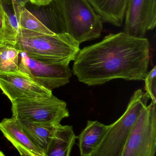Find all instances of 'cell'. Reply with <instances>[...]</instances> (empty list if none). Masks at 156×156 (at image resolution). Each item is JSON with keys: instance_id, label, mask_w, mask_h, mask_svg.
Listing matches in <instances>:
<instances>
[{"instance_id": "cell-20", "label": "cell", "mask_w": 156, "mask_h": 156, "mask_svg": "<svg viewBox=\"0 0 156 156\" xmlns=\"http://www.w3.org/2000/svg\"><path fill=\"white\" fill-rule=\"evenodd\" d=\"M4 9L3 8V5L2 2V0H0V14L2 16L4 17Z\"/></svg>"}, {"instance_id": "cell-23", "label": "cell", "mask_w": 156, "mask_h": 156, "mask_svg": "<svg viewBox=\"0 0 156 156\" xmlns=\"http://www.w3.org/2000/svg\"><path fill=\"white\" fill-rule=\"evenodd\" d=\"M0 156H5L4 154L1 151V150H0Z\"/></svg>"}, {"instance_id": "cell-10", "label": "cell", "mask_w": 156, "mask_h": 156, "mask_svg": "<svg viewBox=\"0 0 156 156\" xmlns=\"http://www.w3.org/2000/svg\"><path fill=\"white\" fill-rule=\"evenodd\" d=\"M0 130L21 156H44V152L33 143L16 119L12 117L2 120Z\"/></svg>"}, {"instance_id": "cell-7", "label": "cell", "mask_w": 156, "mask_h": 156, "mask_svg": "<svg viewBox=\"0 0 156 156\" xmlns=\"http://www.w3.org/2000/svg\"><path fill=\"white\" fill-rule=\"evenodd\" d=\"M69 65L48 64L32 58L21 51L18 70L41 86L52 90L69 82L72 73Z\"/></svg>"}, {"instance_id": "cell-21", "label": "cell", "mask_w": 156, "mask_h": 156, "mask_svg": "<svg viewBox=\"0 0 156 156\" xmlns=\"http://www.w3.org/2000/svg\"><path fill=\"white\" fill-rule=\"evenodd\" d=\"M4 17L0 14V31L2 30L3 26Z\"/></svg>"}, {"instance_id": "cell-12", "label": "cell", "mask_w": 156, "mask_h": 156, "mask_svg": "<svg viewBox=\"0 0 156 156\" xmlns=\"http://www.w3.org/2000/svg\"><path fill=\"white\" fill-rule=\"evenodd\" d=\"M77 137L72 126L57 125L44 156H70Z\"/></svg>"}, {"instance_id": "cell-5", "label": "cell", "mask_w": 156, "mask_h": 156, "mask_svg": "<svg viewBox=\"0 0 156 156\" xmlns=\"http://www.w3.org/2000/svg\"><path fill=\"white\" fill-rule=\"evenodd\" d=\"M12 104V117L16 120L56 125L69 116L66 103L53 94L48 98L20 99Z\"/></svg>"}, {"instance_id": "cell-19", "label": "cell", "mask_w": 156, "mask_h": 156, "mask_svg": "<svg viewBox=\"0 0 156 156\" xmlns=\"http://www.w3.org/2000/svg\"><path fill=\"white\" fill-rule=\"evenodd\" d=\"M32 4L38 6H45L47 5L46 0H29Z\"/></svg>"}, {"instance_id": "cell-11", "label": "cell", "mask_w": 156, "mask_h": 156, "mask_svg": "<svg viewBox=\"0 0 156 156\" xmlns=\"http://www.w3.org/2000/svg\"><path fill=\"white\" fill-rule=\"evenodd\" d=\"M102 21L117 27L123 23L127 0H88Z\"/></svg>"}, {"instance_id": "cell-15", "label": "cell", "mask_w": 156, "mask_h": 156, "mask_svg": "<svg viewBox=\"0 0 156 156\" xmlns=\"http://www.w3.org/2000/svg\"><path fill=\"white\" fill-rule=\"evenodd\" d=\"M16 17L20 30H26L46 35L55 34L45 24L42 23L24 6L12 8Z\"/></svg>"}, {"instance_id": "cell-4", "label": "cell", "mask_w": 156, "mask_h": 156, "mask_svg": "<svg viewBox=\"0 0 156 156\" xmlns=\"http://www.w3.org/2000/svg\"><path fill=\"white\" fill-rule=\"evenodd\" d=\"M150 97L139 89L135 92L127 109L116 122L108 126V130L91 156H122L129 135L141 110L147 105Z\"/></svg>"}, {"instance_id": "cell-14", "label": "cell", "mask_w": 156, "mask_h": 156, "mask_svg": "<svg viewBox=\"0 0 156 156\" xmlns=\"http://www.w3.org/2000/svg\"><path fill=\"white\" fill-rule=\"evenodd\" d=\"M17 120L33 143L44 152L54 136L57 125H53Z\"/></svg>"}, {"instance_id": "cell-6", "label": "cell", "mask_w": 156, "mask_h": 156, "mask_svg": "<svg viewBox=\"0 0 156 156\" xmlns=\"http://www.w3.org/2000/svg\"><path fill=\"white\" fill-rule=\"evenodd\" d=\"M156 151V105L143 107L125 146L122 156H154Z\"/></svg>"}, {"instance_id": "cell-3", "label": "cell", "mask_w": 156, "mask_h": 156, "mask_svg": "<svg viewBox=\"0 0 156 156\" xmlns=\"http://www.w3.org/2000/svg\"><path fill=\"white\" fill-rule=\"evenodd\" d=\"M79 46L67 33L46 35L21 30L14 47L45 63L69 65L80 50Z\"/></svg>"}, {"instance_id": "cell-17", "label": "cell", "mask_w": 156, "mask_h": 156, "mask_svg": "<svg viewBox=\"0 0 156 156\" xmlns=\"http://www.w3.org/2000/svg\"><path fill=\"white\" fill-rule=\"evenodd\" d=\"M156 67L147 73L144 78L146 93L154 103L156 104Z\"/></svg>"}, {"instance_id": "cell-9", "label": "cell", "mask_w": 156, "mask_h": 156, "mask_svg": "<svg viewBox=\"0 0 156 156\" xmlns=\"http://www.w3.org/2000/svg\"><path fill=\"white\" fill-rule=\"evenodd\" d=\"M124 33L144 37L156 25V0H127Z\"/></svg>"}, {"instance_id": "cell-1", "label": "cell", "mask_w": 156, "mask_h": 156, "mask_svg": "<svg viewBox=\"0 0 156 156\" xmlns=\"http://www.w3.org/2000/svg\"><path fill=\"white\" fill-rule=\"evenodd\" d=\"M149 52L150 43L145 37L124 32L110 34L100 42L80 50L72 72L89 86L114 79L143 80L148 73Z\"/></svg>"}, {"instance_id": "cell-16", "label": "cell", "mask_w": 156, "mask_h": 156, "mask_svg": "<svg viewBox=\"0 0 156 156\" xmlns=\"http://www.w3.org/2000/svg\"><path fill=\"white\" fill-rule=\"evenodd\" d=\"M20 52L14 46L0 44V71L9 72L18 70Z\"/></svg>"}, {"instance_id": "cell-18", "label": "cell", "mask_w": 156, "mask_h": 156, "mask_svg": "<svg viewBox=\"0 0 156 156\" xmlns=\"http://www.w3.org/2000/svg\"><path fill=\"white\" fill-rule=\"evenodd\" d=\"M3 5L11 8L16 6H24L29 0H2Z\"/></svg>"}, {"instance_id": "cell-22", "label": "cell", "mask_w": 156, "mask_h": 156, "mask_svg": "<svg viewBox=\"0 0 156 156\" xmlns=\"http://www.w3.org/2000/svg\"><path fill=\"white\" fill-rule=\"evenodd\" d=\"M52 1H53V0H46V2L47 5H48L49 4V3L51 2H52Z\"/></svg>"}, {"instance_id": "cell-8", "label": "cell", "mask_w": 156, "mask_h": 156, "mask_svg": "<svg viewBox=\"0 0 156 156\" xmlns=\"http://www.w3.org/2000/svg\"><path fill=\"white\" fill-rule=\"evenodd\" d=\"M0 89L12 103L20 99L48 98L53 94L52 90L41 86L19 70L0 71Z\"/></svg>"}, {"instance_id": "cell-2", "label": "cell", "mask_w": 156, "mask_h": 156, "mask_svg": "<svg viewBox=\"0 0 156 156\" xmlns=\"http://www.w3.org/2000/svg\"><path fill=\"white\" fill-rule=\"evenodd\" d=\"M45 6L56 23L80 44L100 37L102 21L88 0H53Z\"/></svg>"}, {"instance_id": "cell-13", "label": "cell", "mask_w": 156, "mask_h": 156, "mask_svg": "<svg viewBox=\"0 0 156 156\" xmlns=\"http://www.w3.org/2000/svg\"><path fill=\"white\" fill-rule=\"evenodd\" d=\"M108 126L97 121H88L77 138L81 156H91L105 136Z\"/></svg>"}]
</instances>
